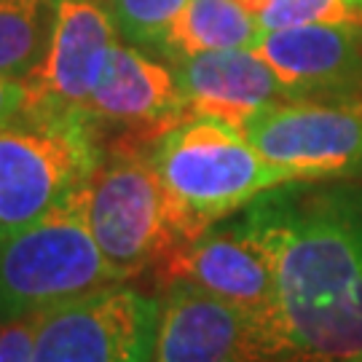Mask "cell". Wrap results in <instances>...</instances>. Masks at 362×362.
Wrapping results in <instances>:
<instances>
[{
    "mask_svg": "<svg viewBox=\"0 0 362 362\" xmlns=\"http://www.w3.org/2000/svg\"><path fill=\"white\" fill-rule=\"evenodd\" d=\"M236 218L276 279L258 362H362V182H285Z\"/></svg>",
    "mask_w": 362,
    "mask_h": 362,
    "instance_id": "cell-1",
    "label": "cell"
},
{
    "mask_svg": "<svg viewBox=\"0 0 362 362\" xmlns=\"http://www.w3.org/2000/svg\"><path fill=\"white\" fill-rule=\"evenodd\" d=\"M148 153L164 182L180 245L239 215L258 196L296 182L287 169L266 161L245 132L207 116H188L158 134Z\"/></svg>",
    "mask_w": 362,
    "mask_h": 362,
    "instance_id": "cell-2",
    "label": "cell"
},
{
    "mask_svg": "<svg viewBox=\"0 0 362 362\" xmlns=\"http://www.w3.org/2000/svg\"><path fill=\"white\" fill-rule=\"evenodd\" d=\"M124 282L89 226L86 188L52 215L0 231V320L40 317L94 290Z\"/></svg>",
    "mask_w": 362,
    "mask_h": 362,
    "instance_id": "cell-3",
    "label": "cell"
},
{
    "mask_svg": "<svg viewBox=\"0 0 362 362\" xmlns=\"http://www.w3.org/2000/svg\"><path fill=\"white\" fill-rule=\"evenodd\" d=\"M105 145L86 116H25L0 127V231L52 215L89 185Z\"/></svg>",
    "mask_w": 362,
    "mask_h": 362,
    "instance_id": "cell-4",
    "label": "cell"
},
{
    "mask_svg": "<svg viewBox=\"0 0 362 362\" xmlns=\"http://www.w3.org/2000/svg\"><path fill=\"white\" fill-rule=\"evenodd\" d=\"M86 207L91 233L124 282L156 272L180 247L148 143H105L103 161L86 185Z\"/></svg>",
    "mask_w": 362,
    "mask_h": 362,
    "instance_id": "cell-5",
    "label": "cell"
},
{
    "mask_svg": "<svg viewBox=\"0 0 362 362\" xmlns=\"http://www.w3.org/2000/svg\"><path fill=\"white\" fill-rule=\"evenodd\" d=\"M161 300L116 282L38 317L33 362H151Z\"/></svg>",
    "mask_w": 362,
    "mask_h": 362,
    "instance_id": "cell-6",
    "label": "cell"
},
{
    "mask_svg": "<svg viewBox=\"0 0 362 362\" xmlns=\"http://www.w3.org/2000/svg\"><path fill=\"white\" fill-rule=\"evenodd\" d=\"M242 132L296 180H362V103L290 97L260 110Z\"/></svg>",
    "mask_w": 362,
    "mask_h": 362,
    "instance_id": "cell-7",
    "label": "cell"
},
{
    "mask_svg": "<svg viewBox=\"0 0 362 362\" xmlns=\"http://www.w3.org/2000/svg\"><path fill=\"white\" fill-rule=\"evenodd\" d=\"M116 43L118 30L100 0H57L46 52L25 78V116H86V103Z\"/></svg>",
    "mask_w": 362,
    "mask_h": 362,
    "instance_id": "cell-8",
    "label": "cell"
},
{
    "mask_svg": "<svg viewBox=\"0 0 362 362\" xmlns=\"http://www.w3.org/2000/svg\"><path fill=\"white\" fill-rule=\"evenodd\" d=\"M153 274L161 287L188 282L245 311L255 322L258 362L260 336L274 314L276 279L266 250L250 236L236 215L172 250Z\"/></svg>",
    "mask_w": 362,
    "mask_h": 362,
    "instance_id": "cell-9",
    "label": "cell"
},
{
    "mask_svg": "<svg viewBox=\"0 0 362 362\" xmlns=\"http://www.w3.org/2000/svg\"><path fill=\"white\" fill-rule=\"evenodd\" d=\"M86 118L105 143H151L191 116L175 70L118 40L86 103Z\"/></svg>",
    "mask_w": 362,
    "mask_h": 362,
    "instance_id": "cell-10",
    "label": "cell"
},
{
    "mask_svg": "<svg viewBox=\"0 0 362 362\" xmlns=\"http://www.w3.org/2000/svg\"><path fill=\"white\" fill-rule=\"evenodd\" d=\"M290 97L362 103V25H303L263 33L252 46Z\"/></svg>",
    "mask_w": 362,
    "mask_h": 362,
    "instance_id": "cell-11",
    "label": "cell"
},
{
    "mask_svg": "<svg viewBox=\"0 0 362 362\" xmlns=\"http://www.w3.org/2000/svg\"><path fill=\"white\" fill-rule=\"evenodd\" d=\"M151 362H255V322L188 282L167 285Z\"/></svg>",
    "mask_w": 362,
    "mask_h": 362,
    "instance_id": "cell-12",
    "label": "cell"
},
{
    "mask_svg": "<svg viewBox=\"0 0 362 362\" xmlns=\"http://www.w3.org/2000/svg\"><path fill=\"white\" fill-rule=\"evenodd\" d=\"M172 70L191 116L215 118L236 129H245L269 105L290 100V91L255 49L182 57Z\"/></svg>",
    "mask_w": 362,
    "mask_h": 362,
    "instance_id": "cell-13",
    "label": "cell"
},
{
    "mask_svg": "<svg viewBox=\"0 0 362 362\" xmlns=\"http://www.w3.org/2000/svg\"><path fill=\"white\" fill-rule=\"evenodd\" d=\"M258 38V19L236 0H188L169 27L161 54L182 59L207 52L252 49Z\"/></svg>",
    "mask_w": 362,
    "mask_h": 362,
    "instance_id": "cell-14",
    "label": "cell"
},
{
    "mask_svg": "<svg viewBox=\"0 0 362 362\" xmlns=\"http://www.w3.org/2000/svg\"><path fill=\"white\" fill-rule=\"evenodd\" d=\"M57 0H0V76L25 81L46 52Z\"/></svg>",
    "mask_w": 362,
    "mask_h": 362,
    "instance_id": "cell-15",
    "label": "cell"
},
{
    "mask_svg": "<svg viewBox=\"0 0 362 362\" xmlns=\"http://www.w3.org/2000/svg\"><path fill=\"white\" fill-rule=\"evenodd\" d=\"M188 0H105L118 35L137 49L164 52V40Z\"/></svg>",
    "mask_w": 362,
    "mask_h": 362,
    "instance_id": "cell-16",
    "label": "cell"
},
{
    "mask_svg": "<svg viewBox=\"0 0 362 362\" xmlns=\"http://www.w3.org/2000/svg\"><path fill=\"white\" fill-rule=\"evenodd\" d=\"M303 25H362V8L351 0H269L258 16L260 35Z\"/></svg>",
    "mask_w": 362,
    "mask_h": 362,
    "instance_id": "cell-17",
    "label": "cell"
},
{
    "mask_svg": "<svg viewBox=\"0 0 362 362\" xmlns=\"http://www.w3.org/2000/svg\"><path fill=\"white\" fill-rule=\"evenodd\" d=\"M35 330H38V317L6 322L0 336V362H33Z\"/></svg>",
    "mask_w": 362,
    "mask_h": 362,
    "instance_id": "cell-18",
    "label": "cell"
},
{
    "mask_svg": "<svg viewBox=\"0 0 362 362\" xmlns=\"http://www.w3.org/2000/svg\"><path fill=\"white\" fill-rule=\"evenodd\" d=\"M27 107V83L0 76V127L22 118Z\"/></svg>",
    "mask_w": 362,
    "mask_h": 362,
    "instance_id": "cell-19",
    "label": "cell"
},
{
    "mask_svg": "<svg viewBox=\"0 0 362 362\" xmlns=\"http://www.w3.org/2000/svg\"><path fill=\"white\" fill-rule=\"evenodd\" d=\"M236 3H239V6H242L247 13H252L255 19H258L260 13H263V8L269 6V0H236Z\"/></svg>",
    "mask_w": 362,
    "mask_h": 362,
    "instance_id": "cell-20",
    "label": "cell"
},
{
    "mask_svg": "<svg viewBox=\"0 0 362 362\" xmlns=\"http://www.w3.org/2000/svg\"><path fill=\"white\" fill-rule=\"evenodd\" d=\"M3 327H6V322H3V320H0V336H3Z\"/></svg>",
    "mask_w": 362,
    "mask_h": 362,
    "instance_id": "cell-21",
    "label": "cell"
},
{
    "mask_svg": "<svg viewBox=\"0 0 362 362\" xmlns=\"http://www.w3.org/2000/svg\"><path fill=\"white\" fill-rule=\"evenodd\" d=\"M351 3H354V6H360V8H362V0H351Z\"/></svg>",
    "mask_w": 362,
    "mask_h": 362,
    "instance_id": "cell-22",
    "label": "cell"
}]
</instances>
